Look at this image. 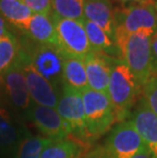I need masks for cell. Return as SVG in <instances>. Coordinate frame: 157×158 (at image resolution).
I'll return each mask as SVG.
<instances>
[{"label": "cell", "instance_id": "1", "mask_svg": "<svg viewBox=\"0 0 157 158\" xmlns=\"http://www.w3.org/2000/svg\"><path fill=\"white\" fill-rule=\"evenodd\" d=\"M153 35L144 31L128 34L115 28L114 43L119 52V59L133 73L141 89L152 77L151 39Z\"/></svg>", "mask_w": 157, "mask_h": 158}, {"label": "cell", "instance_id": "2", "mask_svg": "<svg viewBox=\"0 0 157 158\" xmlns=\"http://www.w3.org/2000/svg\"><path fill=\"white\" fill-rule=\"evenodd\" d=\"M141 92V87L126 63L121 59H113L107 95L116 123H122L130 117Z\"/></svg>", "mask_w": 157, "mask_h": 158}, {"label": "cell", "instance_id": "3", "mask_svg": "<svg viewBox=\"0 0 157 158\" xmlns=\"http://www.w3.org/2000/svg\"><path fill=\"white\" fill-rule=\"evenodd\" d=\"M82 97L87 133L93 143L111 130L116 123L115 114L107 94L88 88L82 92Z\"/></svg>", "mask_w": 157, "mask_h": 158}, {"label": "cell", "instance_id": "4", "mask_svg": "<svg viewBox=\"0 0 157 158\" xmlns=\"http://www.w3.org/2000/svg\"><path fill=\"white\" fill-rule=\"evenodd\" d=\"M29 55L30 61L40 75L59 90L62 85V69L64 55L56 46L38 44L30 39L19 41Z\"/></svg>", "mask_w": 157, "mask_h": 158}, {"label": "cell", "instance_id": "5", "mask_svg": "<svg viewBox=\"0 0 157 158\" xmlns=\"http://www.w3.org/2000/svg\"><path fill=\"white\" fill-rule=\"evenodd\" d=\"M56 110L71 129L72 139L89 148L91 142L86 129L82 93L62 85L58 94Z\"/></svg>", "mask_w": 157, "mask_h": 158}, {"label": "cell", "instance_id": "6", "mask_svg": "<svg viewBox=\"0 0 157 158\" xmlns=\"http://www.w3.org/2000/svg\"><path fill=\"white\" fill-rule=\"evenodd\" d=\"M50 15L57 35L58 48L62 54L84 60L85 57L92 52L84 23L73 19L58 18L51 13Z\"/></svg>", "mask_w": 157, "mask_h": 158}, {"label": "cell", "instance_id": "7", "mask_svg": "<svg viewBox=\"0 0 157 158\" xmlns=\"http://www.w3.org/2000/svg\"><path fill=\"white\" fill-rule=\"evenodd\" d=\"M115 28L128 34L157 31V11L154 3H131L114 12Z\"/></svg>", "mask_w": 157, "mask_h": 158}, {"label": "cell", "instance_id": "8", "mask_svg": "<svg viewBox=\"0 0 157 158\" xmlns=\"http://www.w3.org/2000/svg\"><path fill=\"white\" fill-rule=\"evenodd\" d=\"M105 149L112 158H133L146 146L131 119L118 123L106 138Z\"/></svg>", "mask_w": 157, "mask_h": 158}, {"label": "cell", "instance_id": "9", "mask_svg": "<svg viewBox=\"0 0 157 158\" xmlns=\"http://www.w3.org/2000/svg\"><path fill=\"white\" fill-rule=\"evenodd\" d=\"M18 56L22 63L30 96L34 101V104L56 108L59 92L44 77L37 72L30 61L28 53L22 47L21 43H19V51Z\"/></svg>", "mask_w": 157, "mask_h": 158}, {"label": "cell", "instance_id": "10", "mask_svg": "<svg viewBox=\"0 0 157 158\" xmlns=\"http://www.w3.org/2000/svg\"><path fill=\"white\" fill-rule=\"evenodd\" d=\"M28 117L41 133L42 137L51 140L72 139L71 129L56 108L34 104L29 110Z\"/></svg>", "mask_w": 157, "mask_h": 158}, {"label": "cell", "instance_id": "11", "mask_svg": "<svg viewBox=\"0 0 157 158\" xmlns=\"http://www.w3.org/2000/svg\"><path fill=\"white\" fill-rule=\"evenodd\" d=\"M1 85L4 87L5 92L8 95V98L13 105L16 108L27 111V114H28L32 106V99L30 96L26 77L19 56L14 63L2 77Z\"/></svg>", "mask_w": 157, "mask_h": 158}, {"label": "cell", "instance_id": "12", "mask_svg": "<svg viewBox=\"0 0 157 158\" xmlns=\"http://www.w3.org/2000/svg\"><path fill=\"white\" fill-rule=\"evenodd\" d=\"M130 119L142 138L147 150L157 158V115L153 113L145 101L140 98L136 109L131 113Z\"/></svg>", "mask_w": 157, "mask_h": 158}, {"label": "cell", "instance_id": "13", "mask_svg": "<svg viewBox=\"0 0 157 158\" xmlns=\"http://www.w3.org/2000/svg\"><path fill=\"white\" fill-rule=\"evenodd\" d=\"M112 57L98 52H90L84 58L89 88L107 94Z\"/></svg>", "mask_w": 157, "mask_h": 158}, {"label": "cell", "instance_id": "14", "mask_svg": "<svg viewBox=\"0 0 157 158\" xmlns=\"http://www.w3.org/2000/svg\"><path fill=\"white\" fill-rule=\"evenodd\" d=\"M85 19L103 29L113 42L115 33V16L107 0H85Z\"/></svg>", "mask_w": 157, "mask_h": 158}, {"label": "cell", "instance_id": "15", "mask_svg": "<svg viewBox=\"0 0 157 158\" xmlns=\"http://www.w3.org/2000/svg\"><path fill=\"white\" fill-rule=\"evenodd\" d=\"M24 33L33 42L53 45L58 48L57 35L50 15L33 13Z\"/></svg>", "mask_w": 157, "mask_h": 158}, {"label": "cell", "instance_id": "16", "mask_svg": "<svg viewBox=\"0 0 157 158\" xmlns=\"http://www.w3.org/2000/svg\"><path fill=\"white\" fill-rule=\"evenodd\" d=\"M83 23L93 52L101 53L112 58L116 56L119 57V52L115 43L106 34L104 30L88 19H85Z\"/></svg>", "mask_w": 157, "mask_h": 158}, {"label": "cell", "instance_id": "17", "mask_svg": "<svg viewBox=\"0 0 157 158\" xmlns=\"http://www.w3.org/2000/svg\"><path fill=\"white\" fill-rule=\"evenodd\" d=\"M62 85L71 87L81 93L89 88L84 60L64 56L62 69Z\"/></svg>", "mask_w": 157, "mask_h": 158}, {"label": "cell", "instance_id": "18", "mask_svg": "<svg viewBox=\"0 0 157 158\" xmlns=\"http://www.w3.org/2000/svg\"><path fill=\"white\" fill-rule=\"evenodd\" d=\"M0 13L14 28L25 32L33 15L30 8L21 0H0Z\"/></svg>", "mask_w": 157, "mask_h": 158}, {"label": "cell", "instance_id": "19", "mask_svg": "<svg viewBox=\"0 0 157 158\" xmlns=\"http://www.w3.org/2000/svg\"><path fill=\"white\" fill-rule=\"evenodd\" d=\"M84 145L75 139L53 140L43 150L40 158H79Z\"/></svg>", "mask_w": 157, "mask_h": 158}, {"label": "cell", "instance_id": "20", "mask_svg": "<svg viewBox=\"0 0 157 158\" xmlns=\"http://www.w3.org/2000/svg\"><path fill=\"white\" fill-rule=\"evenodd\" d=\"M85 0H51V15L58 18L85 21Z\"/></svg>", "mask_w": 157, "mask_h": 158}, {"label": "cell", "instance_id": "21", "mask_svg": "<svg viewBox=\"0 0 157 158\" xmlns=\"http://www.w3.org/2000/svg\"><path fill=\"white\" fill-rule=\"evenodd\" d=\"M19 51V40L9 32L0 39V85L7 69L14 63Z\"/></svg>", "mask_w": 157, "mask_h": 158}, {"label": "cell", "instance_id": "22", "mask_svg": "<svg viewBox=\"0 0 157 158\" xmlns=\"http://www.w3.org/2000/svg\"><path fill=\"white\" fill-rule=\"evenodd\" d=\"M53 140L42 136H30L23 139L18 148L16 158H40L43 150Z\"/></svg>", "mask_w": 157, "mask_h": 158}, {"label": "cell", "instance_id": "23", "mask_svg": "<svg viewBox=\"0 0 157 158\" xmlns=\"http://www.w3.org/2000/svg\"><path fill=\"white\" fill-rule=\"evenodd\" d=\"M19 139V130L10 114L0 107V146L10 147Z\"/></svg>", "mask_w": 157, "mask_h": 158}, {"label": "cell", "instance_id": "24", "mask_svg": "<svg viewBox=\"0 0 157 158\" xmlns=\"http://www.w3.org/2000/svg\"><path fill=\"white\" fill-rule=\"evenodd\" d=\"M141 98L150 110L157 115V76H153L142 88Z\"/></svg>", "mask_w": 157, "mask_h": 158}, {"label": "cell", "instance_id": "25", "mask_svg": "<svg viewBox=\"0 0 157 158\" xmlns=\"http://www.w3.org/2000/svg\"><path fill=\"white\" fill-rule=\"evenodd\" d=\"M33 13L50 15L51 13V0H22Z\"/></svg>", "mask_w": 157, "mask_h": 158}, {"label": "cell", "instance_id": "26", "mask_svg": "<svg viewBox=\"0 0 157 158\" xmlns=\"http://www.w3.org/2000/svg\"><path fill=\"white\" fill-rule=\"evenodd\" d=\"M79 158H112L109 155L104 145H97L95 147L88 148V150L84 151Z\"/></svg>", "mask_w": 157, "mask_h": 158}, {"label": "cell", "instance_id": "27", "mask_svg": "<svg viewBox=\"0 0 157 158\" xmlns=\"http://www.w3.org/2000/svg\"><path fill=\"white\" fill-rule=\"evenodd\" d=\"M151 56H152V77L157 76V31L151 39Z\"/></svg>", "mask_w": 157, "mask_h": 158}, {"label": "cell", "instance_id": "28", "mask_svg": "<svg viewBox=\"0 0 157 158\" xmlns=\"http://www.w3.org/2000/svg\"><path fill=\"white\" fill-rule=\"evenodd\" d=\"M10 32L7 29V25H6V21L5 19L3 18L2 15L0 13V39H2L6 34Z\"/></svg>", "mask_w": 157, "mask_h": 158}, {"label": "cell", "instance_id": "29", "mask_svg": "<svg viewBox=\"0 0 157 158\" xmlns=\"http://www.w3.org/2000/svg\"><path fill=\"white\" fill-rule=\"evenodd\" d=\"M133 158H154L151 154H150V152L148 150H147V148L144 150H142L141 152H139L138 154H136L135 156H134Z\"/></svg>", "mask_w": 157, "mask_h": 158}, {"label": "cell", "instance_id": "30", "mask_svg": "<svg viewBox=\"0 0 157 158\" xmlns=\"http://www.w3.org/2000/svg\"><path fill=\"white\" fill-rule=\"evenodd\" d=\"M154 6H155V9H156V11H157V2L154 3Z\"/></svg>", "mask_w": 157, "mask_h": 158}, {"label": "cell", "instance_id": "31", "mask_svg": "<svg viewBox=\"0 0 157 158\" xmlns=\"http://www.w3.org/2000/svg\"><path fill=\"white\" fill-rule=\"evenodd\" d=\"M126 1H139V0H126Z\"/></svg>", "mask_w": 157, "mask_h": 158}, {"label": "cell", "instance_id": "32", "mask_svg": "<svg viewBox=\"0 0 157 158\" xmlns=\"http://www.w3.org/2000/svg\"><path fill=\"white\" fill-rule=\"evenodd\" d=\"M21 1H22V0H21Z\"/></svg>", "mask_w": 157, "mask_h": 158}]
</instances>
